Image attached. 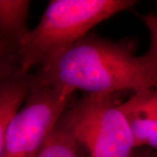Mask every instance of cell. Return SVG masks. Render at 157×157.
<instances>
[{"instance_id":"6da1fadb","label":"cell","mask_w":157,"mask_h":157,"mask_svg":"<svg viewBox=\"0 0 157 157\" xmlns=\"http://www.w3.org/2000/svg\"><path fill=\"white\" fill-rule=\"evenodd\" d=\"M135 42L113 41L89 33L46 66L40 68L41 83L88 94H118L157 87Z\"/></svg>"},{"instance_id":"7a4b0ae2","label":"cell","mask_w":157,"mask_h":157,"mask_svg":"<svg viewBox=\"0 0 157 157\" xmlns=\"http://www.w3.org/2000/svg\"><path fill=\"white\" fill-rule=\"evenodd\" d=\"M132 0H52L38 25L24 39L17 62L24 72L46 66L99 23L124 11Z\"/></svg>"},{"instance_id":"3957f363","label":"cell","mask_w":157,"mask_h":157,"mask_svg":"<svg viewBox=\"0 0 157 157\" xmlns=\"http://www.w3.org/2000/svg\"><path fill=\"white\" fill-rule=\"evenodd\" d=\"M117 94H88L63 113L86 157H131L135 140Z\"/></svg>"},{"instance_id":"277c9868","label":"cell","mask_w":157,"mask_h":157,"mask_svg":"<svg viewBox=\"0 0 157 157\" xmlns=\"http://www.w3.org/2000/svg\"><path fill=\"white\" fill-rule=\"evenodd\" d=\"M74 92L40 83L0 140V157H35L73 101Z\"/></svg>"},{"instance_id":"5b68a950","label":"cell","mask_w":157,"mask_h":157,"mask_svg":"<svg viewBox=\"0 0 157 157\" xmlns=\"http://www.w3.org/2000/svg\"><path fill=\"white\" fill-rule=\"evenodd\" d=\"M40 83L38 72H24L17 63H0V140L20 106Z\"/></svg>"},{"instance_id":"8992f818","label":"cell","mask_w":157,"mask_h":157,"mask_svg":"<svg viewBox=\"0 0 157 157\" xmlns=\"http://www.w3.org/2000/svg\"><path fill=\"white\" fill-rule=\"evenodd\" d=\"M135 148L157 149V87L140 90L121 103Z\"/></svg>"},{"instance_id":"52a82bcc","label":"cell","mask_w":157,"mask_h":157,"mask_svg":"<svg viewBox=\"0 0 157 157\" xmlns=\"http://www.w3.org/2000/svg\"><path fill=\"white\" fill-rule=\"evenodd\" d=\"M29 0H0V63H17L20 45L30 33Z\"/></svg>"},{"instance_id":"ba28073f","label":"cell","mask_w":157,"mask_h":157,"mask_svg":"<svg viewBox=\"0 0 157 157\" xmlns=\"http://www.w3.org/2000/svg\"><path fill=\"white\" fill-rule=\"evenodd\" d=\"M35 157H86L64 116Z\"/></svg>"},{"instance_id":"9c48e42d","label":"cell","mask_w":157,"mask_h":157,"mask_svg":"<svg viewBox=\"0 0 157 157\" xmlns=\"http://www.w3.org/2000/svg\"><path fill=\"white\" fill-rule=\"evenodd\" d=\"M140 17L150 33L149 48L144 55H141V58L146 63L157 84V14L149 12L146 15H141Z\"/></svg>"},{"instance_id":"30bf717a","label":"cell","mask_w":157,"mask_h":157,"mask_svg":"<svg viewBox=\"0 0 157 157\" xmlns=\"http://www.w3.org/2000/svg\"><path fill=\"white\" fill-rule=\"evenodd\" d=\"M131 157H157V149L151 147H137L135 148Z\"/></svg>"}]
</instances>
